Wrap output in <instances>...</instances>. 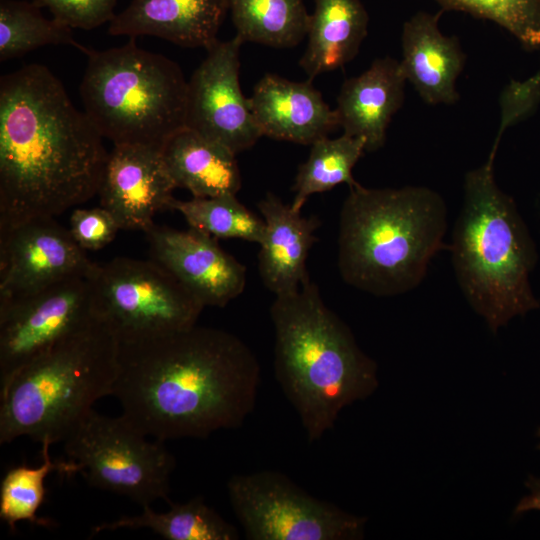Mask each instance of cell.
<instances>
[{"mask_svg": "<svg viewBox=\"0 0 540 540\" xmlns=\"http://www.w3.org/2000/svg\"><path fill=\"white\" fill-rule=\"evenodd\" d=\"M91 276L0 302V387L33 359L100 318Z\"/></svg>", "mask_w": 540, "mask_h": 540, "instance_id": "obj_11", "label": "cell"}, {"mask_svg": "<svg viewBox=\"0 0 540 540\" xmlns=\"http://www.w3.org/2000/svg\"><path fill=\"white\" fill-rule=\"evenodd\" d=\"M226 488L248 540L363 538L366 518L314 497L279 471L235 474Z\"/></svg>", "mask_w": 540, "mask_h": 540, "instance_id": "obj_9", "label": "cell"}, {"mask_svg": "<svg viewBox=\"0 0 540 540\" xmlns=\"http://www.w3.org/2000/svg\"><path fill=\"white\" fill-rule=\"evenodd\" d=\"M406 81L400 62L390 57L376 59L364 73L347 79L335 109L344 134L363 138L365 151L380 149L403 103Z\"/></svg>", "mask_w": 540, "mask_h": 540, "instance_id": "obj_19", "label": "cell"}, {"mask_svg": "<svg viewBox=\"0 0 540 540\" xmlns=\"http://www.w3.org/2000/svg\"><path fill=\"white\" fill-rule=\"evenodd\" d=\"M442 12H418L404 23L402 32V71L428 104L458 100L456 80L465 62L457 38L439 29Z\"/></svg>", "mask_w": 540, "mask_h": 540, "instance_id": "obj_20", "label": "cell"}, {"mask_svg": "<svg viewBox=\"0 0 540 540\" xmlns=\"http://www.w3.org/2000/svg\"><path fill=\"white\" fill-rule=\"evenodd\" d=\"M71 29L54 18L46 19L33 2L0 0V61L45 45H73L86 52L73 39Z\"/></svg>", "mask_w": 540, "mask_h": 540, "instance_id": "obj_27", "label": "cell"}, {"mask_svg": "<svg viewBox=\"0 0 540 540\" xmlns=\"http://www.w3.org/2000/svg\"><path fill=\"white\" fill-rule=\"evenodd\" d=\"M249 104L262 136L273 139L312 145L339 126L336 110L309 80L267 74L255 85Z\"/></svg>", "mask_w": 540, "mask_h": 540, "instance_id": "obj_16", "label": "cell"}, {"mask_svg": "<svg viewBox=\"0 0 540 540\" xmlns=\"http://www.w3.org/2000/svg\"><path fill=\"white\" fill-rule=\"evenodd\" d=\"M443 10H458L493 21L527 50H540V0H435Z\"/></svg>", "mask_w": 540, "mask_h": 540, "instance_id": "obj_29", "label": "cell"}, {"mask_svg": "<svg viewBox=\"0 0 540 540\" xmlns=\"http://www.w3.org/2000/svg\"><path fill=\"white\" fill-rule=\"evenodd\" d=\"M368 21L360 0H315L300 59L309 80L351 61L367 35Z\"/></svg>", "mask_w": 540, "mask_h": 540, "instance_id": "obj_22", "label": "cell"}, {"mask_svg": "<svg viewBox=\"0 0 540 540\" xmlns=\"http://www.w3.org/2000/svg\"><path fill=\"white\" fill-rule=\"evenodd\" d=\"M118 352V337L99 318L19 369L0 387V443L20 436L63 442L98 399L111 395Z\"/></svg>", "mask_w": 540, "mask_h": 540, "instance_id": "obj_6", "label": "cell"}, {"mask_svg": "<svg viewBox=\"0 0 540 540\" xmlns=\"http://www.w3.org/2000/svg\"><path fill=\"white\" fill-rule=\"evenodd\" d=\"M237 34L244 42L275 48L298 45L310 15L303 0H227Z\"/></svg>", "mask_w": 540, "mask_h": 540, "instance_id": "obj_24", "label": "cell"}, {"mask_svg": "<svg viewBox=\"0 0 540 540\" xmlns=\"http://www.w3.org/2000/svg\"><path fill=\"white\" fill-rule=\"evenodd\" d=\"M44 65L0 79V232L97 195L109 152Z\"/></svg>", "mask_w": 540, "mask_h": 540, "instance_id": "obj_2", "label": "cell"}, {"mask_svg": "<svg viewBox=\"0 0 540 540\" xmlns=\"http://www.w3.org/2000/svg\"><path fill=\"white\" fill-rule=\"evenodd\" d=\"M33 3L48 8L55 20L70 28L89 30L114 18L116 0H33Z\"/></svg>", "mask_w": 540, "mask_h": 540, "instance_id": "obj_31", "label": "cell"}, {"mask_svg": "<svg viewBox=\"0 0 540 540\" xmlns=\"http://www.w3.org/2000/svg\"><path fill=\"white\" fill-rule=\"evenodd\" d=\"M236 35L217 40L188 81L186 127L217 142L234 154L251 148L262 136L249 98L239 81L240 48Z\"/></svg>", "mask_w": 540, "mask_h": 540, "instance_id": "obj_12", "label": "cell"}, {"mask_svg": "<svg viewBox=\"0 0 540 540\" xmlns=\"http://www.w3.org/2000/svg\"><path fill=\"white\" fill-rule=\"evenodd\" d=\"M365 151V141L343 133L331 139L324 137L311 145L307 160L299 166L291 204L295 211L301 212L307 199L316 193L331 190L339 184L349 187L356 185L352 170Z\"/></svg>", "mask_w": 540, "mask_h": 540, "instance_id": "obj_25", "label": "cell"}, {"mask_svg": "<svg viewBox=\"0 0 540 540\" xmlns=\"http://www.w3.org/2000/svg\"><path fill=\"white\" fill-rule=\"evenodd\" d=\"M169 510L154 512L150 505L136 516H122L93 527V533L148 528L167 540H237V528L206 504L202 496L184 503L169 502Z\"/></svg>", "mask_w": 540, "mask_h": 540, "instance_id": "obj_23", "label": "cell"}, {"mask_svg": "<svg viewBox=\"0 0 540 540\" xmlns=\"http://www.w3.org/2000/svg\"><path fill=\"white\" fill-rule=\"evenodd\" d=\"M145 233L150 259L164 268L203 307H225L246 286V267L218 239L189 227L154 224Z\"/></svg>", "mask_w": 540, "mask_h": 540, "instance_id": "obj_14", "label": "cell"}, {"mask_svg": "<svg viewBox=\"0 0 540 540\" xmlns=\"http://www.w3.org/2000/svg\"><path fill=\"white\" fill-rule=\"evenodd\" d=\"M51 441L41 442L42 463L37 467L16 466L9 469L0 485V518L11 531L16 523L27 521L32 524L48 526L49 520L37 516L46 495L45 479L54 471L67 475L79 473L80 466L70 461L52 460L49 453Z\"/></svg>", "mask_w": 540, "mask_h": 540, "instance_id": "obj_26", "label": "cell"}, {"mask_svg": "<svg viewBox=\"0 0 540 540\" xmlns=\"http://www.w3.org/2000/svg\"><path fill=\"white\" fill-rule=\"evenodd\" d=\"M96 310L119 341L196 325L204 307L153 260L116 257L91 276Z\"/></svg>", "mask_w": 540, "mask_h": 540, "instance_id": "obj_10", "label": "cell"}, {"mask_svg": "<svg viewBox=\"0 0 540 540\" xmlns=\"http://www.w3.org/2000/svg\"><path fill=\"white\" fill-rule=\"evenodd\" d=\"M257 207L265 224L258 253L261 280L275 296L295 292L310 280L306 261L320 220L303 217L271 192Z\"/></svg>", "mask_w": 540, "mask_h": 540, "instance_id": "obj_17", "label": "cell"}, {"mask_svg": "<svg viewBox=\"0 0 540 540\" xmlns=\"http://www.w3.org/2000/svg\"><path fill=\"white\" fill-rule=\"evenodd\" d=\"M85 53L80 95L104 138L114 145L161 150L186 127L188 81L176 62L139 48L134 38L121 47Z\"/></svg>", "mask_w": 540, "mask_h": 540, "instance_id": "obj_7", "label": "cell"}, {"mask_svg": "<svg viewBox=\"0 0 540 540\" xmlns=\"http://www.w3.org/2000/svg\"><path fill=\"white\" fill-rule=\"evenodd\" d=\"M97 265L55 218L21 223L0 232V302L73 277H89Z\"/></svg>", "mask_w": 540, "mask_h": 540, "instance_id": "obj_13", "label": "cell"}, {"mask_svg": "<svg viewBox=\"0 0 540 540\" xmlns=\"http://www.w3.org/2000/svg\"><path fill=\"white\" fill-rule=\"evenodd\" d=\"M536 434L540 438V428L538 429ZM537 448L540 450V443L538 444Z\"/></svg>", "mask_w": 540, "mask_h": 540, "instance_id": "obj_34", "label": "cell"}, {"mask_svg": "<svg viewBox=\"0 0 540 540\" xmlns=\"http://www.w3.org/2000/svg\"><path fill=\"white\" fill-rule=\"evenodd\" d=\"M495 156L491 150L483 165L465 175L449 246L463 295L494 334L539 306L529 283L534 245L513 199L495 181Z\"/></svg>", "mask_w": 540, "mask_h": 540, "instance_id": "obj_5", "label": "cell"}, {"mask_svg": "<svg viewBox=\"0 0 540 540\" xmlns=\"http://www.w3.org/2000/svg\"><path fill=\"white\" fill-rule=\"evenodd\" d=\"M540 102V73L525 81H511L500 98L501 120L492 148L497 149L507 127L527 117Z\"/></svg>", "mask_w": 540, "mask_h": 540, "instance_id": "obj_32", "label": "cell"}, {"mask_svg": "<svg viewBox=\"0 0 540 540\" xmlns=\"http://www.w3.org/2000/svg\"><path fill=\"white\" fill-rule=\"evenodd\" d=\"M261 382L255 353L228 331L194 325L119 341L111 395L148 437L205 439L236 429L254 411Z\"/></svg>", "mask_w": 540, "mask_h": 540, "instance_id": "obj_1", "label": "cell"}, {"mask_svg": "<svg viewBox=\"0 0 540 540\" xmlns=\"http://www.w3.org/2000/svg\"><path fill=\"white\" fill-rule=\"evenodd\" d=\"M171 210L182 214L189 227L217 239H241L260 244L265 224L236 197L225 194L208 198L174 199Z\"/></svg>", "mask_w": 540, "mask_h": 540, "instance_id": "obj_28", "label": "cell"}, {"mask_svg": "<svg viewBox=\"0 0 540 540\" xmlns=\"http://www.w3.org/2000/svg\"><path fill=\"white\" fill-rule=\"evenodd\" d=\"M175 188L160 149L120 144L108 154L97 195L121 230L146 232L159 211L171 209Z\"/></svg>", "mask_w": 540, "mask_h": 540, "instance_id": "obj_15", "label": "cell"}, {"mask_svg": "<svg viewBox=\"0 0 540 540\" xmlns=\"http://www.w3.org/2000/svg\"><path fill=\"white\" fill-rule=\"evenodd\" d=\"M161 155L176 188L195 198L237 195L241 188L236 154L187 127L167 140Z\"/></svg>", "mask_w": 540, "mask_h": 540, "instance_id": "obj_21", "label": "cell"}, {"mask_svg": "<svg viewBox=\"0 0 540 540\" xmlns=\"http://www.w3.org/2000/svg\"><path fill=\"white\" fill-rule=\"evenodd\" d=\"M447 207L423 186L349 187L339 220L338 269L348 285L375 296L411 291L442 249Z\"/></svg>", "mask_w": 540, "mask_h": 540, "instance_id": "obj_4", "label": "cell"}, {"mask_svg": "<svg viewBox=\"0 0 540 540\" xmlns=\"http://www.w3.org/2000/svg\"><path fill=\"white\" fill-rule=\"evenodd\" d=\"M228 11L227 0H133L110 21L113 36L148 35L208 49Z\"/></svg>", "mask_w": 540, "mask_h": 540, "instance_id": "obj_18", "label": "cell"}, {"mask_svg": "<svg viewBox=\"0 0 540 540\" xmlns=\"http://www.w3.org/2000/svg\"><path fill=\"white\" fill-rule=\"evenodd\" d=\"M68 230L84 251H97L111 243L121 228L114 216L100 205L76 208L70 215Z\"/></svg>", "mask_w": 540, "mask_h": 540, "instance_id": "obj_30", "label": "cell"}, {"mask_svg": "<svg viewBox=\"0 0 540 540\" xmlns=\"http://www.w3.org/2000/svg\"><path fill=\"white\" fill-rule=\"evenodd\" d=\"M530 493L523 497L517 504L514 514L520 515L531 510L540 511V478L530 476L526 481Z\"/></svg>", "mask_w": 540, "mask_h": 540, "instance_id": "obj_33", "label": "cell"}, {"mask_svg": "<svg viewBox=\"0 0 540 540\" xmlns=\"http://www.w3.org/2000/svg\"><path fill=\"white\" fill-rule=\"evenodd\" d=\"M270 317L275 378L308 442H316L334 427L343 408L376 390L377 365L311 280L275 296Z\"/></svg>", "mask_w": 540, "mask_h": 540, "instance_id": "obj_3", "label": "cell"}, {"mask_svg": "<svg viewBox=\"0 0 540 540\" xmlns=\"http://www.w3.org/2000/svg\"><path fill=\"white\" fill-rule=\"evenodd\" d=\"M124 416L90 410L64 439V448L90 485L129 497L141 507L168 503L176 461L164 441L147 440Z\"/></svg>", "mask_w": 540, "mask_h": 540, "instance_id": "obj_8", "label": "cell"}]
</instances>
